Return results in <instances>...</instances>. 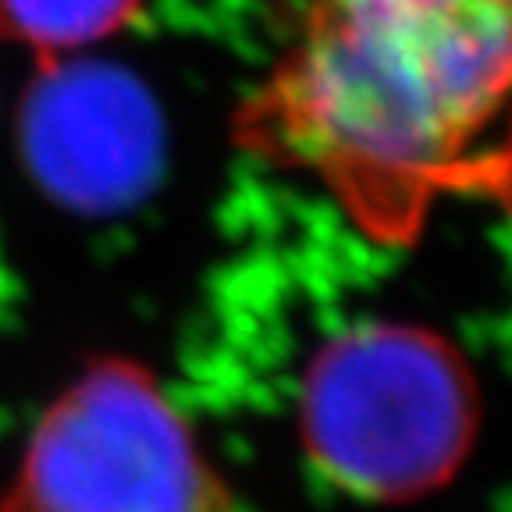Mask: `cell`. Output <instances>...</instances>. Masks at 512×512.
<instances>
[{
    "instance_id": "6da1fadb",
    "label": "cell",
    "mask_w": 512,
    "mask_h": 512,
    "mask_svg": "<svg viewBox=\"0 0 512 512\" xmlns=\"http://www.w3.org/2000/svg\"><path fill=\"white\" fill-rule=\"evenodd\" d=\"M509 82V0H317L274 89L288 150L377 207L456 171Z\"/></svg>"
},
{
    "instance_id": "7a4b0ae2",
    "label": "cell",
    "mask_w": 512,
    "mask_h": 512,
    "mask_svg": "<svg viewBox=\"0 0 512 512\" xmlns=\"http://www.w3.org/2000/svg\"><path fill=\"white\" fill-rule=\"evenodd\" d=\"M470 427L473 399L456 356L416 331H356L310 374L313 456L360 495L406 498L445 480Z\"/></svg>"
},
{
    "instance_id": "3957f363",
    "label": "cell",
    "mask_w": 512,
    "mask_h": 512,
    "mask_svg": "<svg viewBox=\"0 0 512 512\" xmlns=\"http://www.w3.org/2000/svg\"><path fill=\"white\" fill-rule=\"evenodd\" d=\"M22 512H221L189 431L132 370H100L32 438Z\"/></svg>"
},
{
    "instance_id": "277c9868",
    "label": "cell",
    "mask_w": 512,
    "mask_h": 512,
    "mask_svg": "<svg viewBox=\"0 0 512 512\" xmlns=\"http://www.w3.org/2000/svg\"><path fill=\"white\" fill-rule=\"evenodd\" d=\"M32 175L79 210L136 203L164 160V125L146 86L104 61H68L43 75L25 100Z\"/></svg>"
},
{
    "instance_id": "5b68a950",
    "label": "cell",
    "mask_w": 512,
    "mask_h": 512,
    "mask_svg": "<svg viewBox=\"0 0 512 512\" xmlns=\"http://www.w3.org/2000/svg\"><path fill=\"white\" fill-rule=\"evenodd\" d=\"M139 0H0V29L43 50H75L111 36Z\"/></svg>"
}]
</instances>
